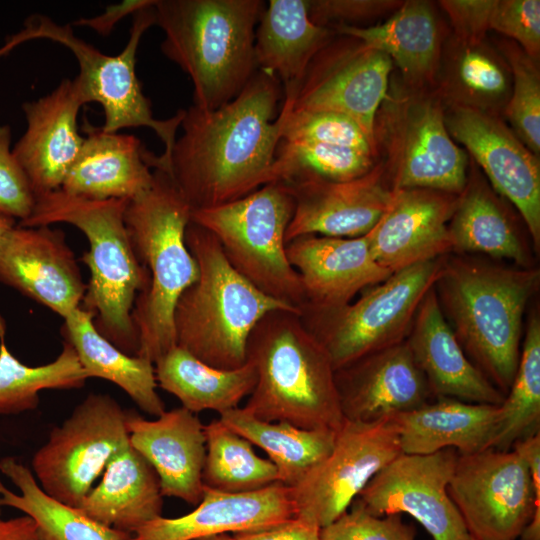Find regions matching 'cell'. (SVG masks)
Returning <instances> with one entry per match:
<instances>
[{"instance_id": "6da1fadb", "label": "cell", "mask_w": 540, "mask_h": 540, "mask_svg": "<svg viewBox=\"0 0 540 540\" xmlns=\"http://www.w3.org/2000/svg\"><path fill=\"white\" fill-rule=\"evenodd\" d=\"M282 98L279 80L257 70L222 107L184 109L182 134L158 169L171 177L192 211L240 199L273 181Z\"/></svg>"}, {"instance_id": "7a4b0ae2", "label": "cell", "mask_w": 540, "mask_h": 540, "mask_svg": "<svg viewBox=\"0 0 540 540\" xmlns=\"http://www.w3.org/2000/svg\"><path fill=\"white\" fill-rule=\"evenodd\" d=\"M539 288L538 267L443 256L434 284L440 309L466 356L504 396L520 359L524 314Z\"/></svg>"}, {"instance_id": "3957f363", "label": "cell", "mask_w": 540, "mask_h": 540, "mask_svg": "<svg viewBox=\"0 0 540 540\" xmlns=\"http://www.w3.org/2000/svg\"><path fill=\"white\" fill-rule=\"evenodd\" d=\"M127 203L125 199H88L59 189L36 198L32 213L18 225L67 223L83 232L89 250L81 260L90 278L82 308L94 314L101 335L125 354L137 356L132 312L137 297L148 287L149 274L129 238L124 221Z\"/></svg>"}, {"instance_id": "277c9868", "label": "cell", "mask_w": 540, "mask_h": 540, "mask_svg": "<svg viewBox=\"0 0 540 540\" xmlns=\"http://www.w3.org/2000/svg\"><path fill=\"white\" fill-rule=\"evenodd\" d=\"M247 361L257 381L244 407L268 422L338 431L344 422L331 360L304 326L300 313L274 310L256 324Z\"/></svg>"}, {"instance_id": "5b68a950", "label": "cell", "mask_w": 540, "mask_h": 540, "mask_svg": "<svg viewBox=\"0 0 540 540\" xmlns=\"http://www.w3.org/2000/svg\"><path fill=\"white\" fill-rule=\"evenodd\" d=\"M162 53L193 83V105L215 110L235 99L258 70L255 30L261 0H155Z\"/></svg>"}, {"instance_id": "8992f818", "label": "cell", "mask_w": 540, "mask_h": 540, "mask_svg": "<svg viewBox=\"0 0 540 540\" xmlns=\"http://www.w3.org/2000/svg\"><path fill=\"white\" fill-rule=\"evenodd\" d=\"M192 209L171 179L153 171L151 187L129 200L124 221L134 252L149 274L146 291L134 304L137 356L155 363L176 346L174 311L186 288L199 275L185 242Z\"/></svg>"}, {"instance_id": "52a82bcc", "label": "cell", "mask_w": 540, "mask_h": 540, "mask_svg": "<svg viewBox=\"0 0 540 540\" xmlns=\"http://www.w3.org/2000/svg\"><path fill=\"white\" fill-rule=\"evenodd\" d=\"M185 242L199 275L175 307L176 345L212 367H242L247 362L250 333L264 315L274 310L300 311L266 295L240 275L206 228L190 221Z\"/></svg>"}, {"instance_id": "ba28073f", "label": "cell", "mask_w": 540, "mask_h": 540, "mask_svg": "<svg viewBox=\"0 0 540 540\" xmlns=\"http://www.w3.org/2000/svg\"><path fill=\"white\" fill-rule=\"evenodd\" d=\"M154 4L134 14L130 35L125 48L117 55H106L79 38L71 25H59L42 14L26 19L24 28L10 37L0 48V56L17 45L33 40L47 39L68 48L79 64L76 76L85 103L96 102L104 112L102 130L119 132L126 128L152 129L163 142L160 156L152 155V168H161L169 158L184 109L166 120L153 117L149 99L144 95L136 74V54L143 34L155 25Z\"/></svg>"}, {"instance_id": "9c48e42d", "label": "cell", "mask_w": 540, "mask_h": 540, "mask_svg": "<svg viewBox=\"0 0 540 540\" xmlns=\"http://www.w3.org/2000/svg\"><path fill=\"white\" fill-rule=\"evenodd\" d=\"M294 206L290 190L271 182L240 199L192 211L191 221L217 238L228 262L252 285L300 311L306 297L285 241Z\"/></svg>"}, {"instance_id": "30bf717a", "label": "cell", "mask_w": 540, "mask_h": 540, "mask_svg": "<svg viewBox=\"0 0 540 540\" xmlns=\"http://www.w3.org/2000/svg\"><path fill=\"white\" fill-rule=\"evenodd\" d=\"M443 256L392 273L343 306L303 307L304 326L327 352L334 370L406 340L418 307L433 288Z\"/></svg>"}, {"instance_id": "8fae6325", "label": "cell", "mask_w": 540, "mask_h": 540, "mask_svg": "<svg viewBox=\"0 0 540 540\" xmlns=\"http://www.w3.org/2000/svg\"><path fill=\"white\" fill-rule=\"evenodd\" d=\"M127 412L110 395L89 394L33 455L41 489L78 508L110 459L129 444Z\"/></svg>"}, {"instance_id": "7c38bea8", "label": "cell", "mask_w": 540, "mask_h": 540, "mask_svg": "<svg viewBox=\"0 0 540 540\" xmlns=\"http://www.w3.org/2000/svg\"><path fill=\"white\" fill-rule=\"evenodd\" d=\"M448 493L472 540H516L540 509V493L513 449L458 453Z\"/></svg>"}, {"instance_id": "4fadbf2b", "label": "cell", "mask_w": 540, "mask_h": 540, "mask_svg": "<svg viewBox=\"0 0 540 540\" xmlns=\"http://www.w3.org/2000/svg\"><path fill=\"white\" fill-rule=\"evenodd\" d=\"M400 454L393 418L376 422L344 420L330 453L290 487L296 516L320 528L329 525Z\"/></svg>"}, {"instance_id": "5bb4252c", "label": "cell", "mask_w": 540, "mask_h": 540, "mask_svg": "<svg viewBox=\"0 0 540 540\" xmlns=\"http://www.w3.org/2000/svg\"><path fill=\"white\" fill-rule=\"evenodd\" d=\"M458 452L400 454L381 469L356 500L370 513H407L433 540H472L448 493Z\"/></svg>"}, {"instance_id": "9a60e30c", "label": "cell", "mask_w": 540, "mask_h": 540, "mask_svg": "<svg viewBox=\"0 0 540 540\" xmlns=\"http://www.w3.org/2000/svg\"><path fill=\"white\" fill-rule=\"evenodd\" d=\"M341 36L332 38L313 58L289 101L291 109L344 114L376 142V116L388 89L392 61L356 38Z\"/></svg>"}, {"instance_id": "2e32d148", "label": "cell", "mask_w": 540, "mask_h": 540, "mask_svg": "<svg viewBox=\"0 0 540 540\" xmlns=\"http://www.w3.org/2000/svg\"><path fill=\"white\" fill-rule=\"evenodd\" d=\"M450 136L463 144L488 177L495 192L506 198L523 220L535 253L540 251V163L496 116L454 105L445 116Z\"/></svg>"}, {"instance_id": "e0dca14e", "label": "cell", "mask_w": 540, "mask_h": 540, "mask_svg": "<svg viewBox=\"0 0 540 540\" xmlns=\"http://www.w3.org/2000/svg\"><path fill=\"white\" fill-rule=\"evenodd\" d=\"M0 282L63 319L86 292L74 252L63 231L18 224L0 242Z\"/></svg>"}, {"instance_id": "ac0fdd59", "label": "cell", "mask_w": 540, "mask_h": 540, "mask_svg": "<svg viewBox=\"0 0 540 540\" xmlns=\"http://www.w3.org/2000/svg\"><path fill=\"white\" fill-rule=\"evenodd\" d=\"M294 198L286 244L304 235L356 238L369 233L389 207L393 189L382 165L345 182L282 183Z\"/></svg>"}, {"instance_id": "d6986e66", "label": "cell", "mask_w": 540, "mask_h": 540, "mask_svg": "<svg viewBox=\"0 0 540 540\" xmlns=\"http://www.w3.org/2000/svg\"><path fill=\"white\" fill-rule=\"evenodd\" d=\"M345 420L376 422L417 409L436 397L406 340L335 371Z\"/></svg>"}, {"instance_id": "ffe728a7", "label": "cell", "mask_w": 540, "mask_h": 540, "mask_svg": "<svg viewBox=\"0 0 540 540\" xmlns=\"http://www.w3.org/2000/svg\"><path fill=\"white\" fill-rule=\"evenodd\" d=\"M85 104L74 78L62 80L47 95L22 105L26 130L12 151L35 198L61 189L84 140L77 118Z\"/></svg>"}, {"instance_id": "44dd1931", "label": "cell", "mask_w": 540, "mask_h": 540, "mask_svg": "<svg viewBox=\"0 0 540 540\" xmlns=\"http://www.w3.org/2000/svg\"><path fill=\"white\" fill-rule=\"evenodd\" d=\"M458 196L430 189L393 190L388 209L368 233L375 261L394 273L451 254L448 225Z\"/></svg>"}, {"instance_id": "7402d4cb", "label": "cell", "mask_w": 540, "mask_h": 540, "mask_svg": "<svg viewBox=\"0 0 540 540\" xmlns=\"http://www.w3.org/2000/svg\"><path fill=\"white\" fill-rule=\"evenodd\" d=\"M393 190L430 189L460 195L467 183V157L448 133L441 107L418 101L404 111L393 137Z\"/></svg>"}, {"instance_id": "603a6c76", "label": "cell", "mask_w": 540, "mask_h": 540, "mask_svg": "<svg viewBox=\"0 0 540 540\" xmlns=\"http://www.w3.org/2000/svg\"><path fill=\"white\" fill-rule=\"evenodd\" d=\"M294 517L291 489L281 482L242 493L205 487L202 500L191 512L174 518L159 516L125 540H198L223 533L264 530Z\"/></svg>"}, {"instance_id": "cb8c5ba5", "label": "cell", "mask_w": 540, "mask_h": 540, "mask_svg": "<svg viewBox=\"0 0 540 540\" xmlns=\"http://www.w3.org/2000/svg\"><path fill=\"white\" fill-rule=\"evenodd\" d=\"M286 255L300 276L306 297L303 307L343 306L392 274L373 258L368 233L356 238L300 236L286 244Z\"/></svg>"}, {"instance_id": "d4e9b609", "label": "cell", "mask_w": 540, "mask_h": 540, "mask_svg": "<svg viewBox=\"0 0 540 540\" xmlns=\"http://www.w3.org/2000/svg\"><path fill=\"white\" fill-rule=\"evenodd\" d=\"M126 425L130 445L155 470L163 497L198 505L205 490L206 438L195 413L181 406L147 420L128 411Z\"/></svg>"}, {"instance_id": "484cf974", "label": "cell", "mask_w": 540, "mask_h": 540, "mask_svg": "<svg viewBox=\"0 0 540 540\" xmlns=\"http://www.w3.org/2000/svg\"><path fill=\"white\" fill-rule=\"evenodd\" d=\"M406 341L436 398L502 404L504 394L469 360L457 341L434 286L421 301Z\"/></svg>"}, {"instance_id": "4316f807", "label": "cell", "mask_w": 540, "mask_h": 540, "mask_svg": "<svg viewBox=\"0 0 540 540\" xmlns=\"http://www.w3.org/2000/svg\"><path fill=\"white\" fill-rule=\"evenodd\" d=\"M79 154L61 190L93 200H132L153 183L144 148L132 134L106 132L88 122Z\"/></svg>"}, {"instance_id": "83f0119b", "label": "cell", "mask_w": 540, "mask_h": 540, "mask_svg": "<svg viewBox=\"0 0 540 540\" xmlns=\"http://www.w3.org/2000/svg\"><path fill=\"white\" fill-rule=\"evenodd\" d=\"M337 34L309 17L308 0H270L255 30L258 70L274 75L283 101H293L316 54Z\"/></svg>"}, {"instance_id": "f1b7e54d", "label": "cell", "mask_w": 540, "mask_h": 540, "mask_svg": "<svg viewBox=\"0 0 540 540\" xmlns=\"http://www.w3.org/2000/svg\"><path fill=\"white\" fill-rule=\"evenodd\" d=\"M500 417V405L437 397L393 418L404 454H431L453 448L459 454L490 447Z\"/></svg>"}, {"instance_id": "f546056e", "label": "cell", "mask_w": 540, "mask_h": 540, "mask_svg": "<svg viewBox=\"0 0 540 540\" xmlns=\"http://www.w3.org/2000/svg\"><path fill=\"white\" fill-rule=\"evenodd\" d=\"M448 229L453 254H481L523 268L536 267L530 235L479 177L468 176Z\"/></svg>"}, {"instance_id": "4dcf8cb0", "label": "cell", "mask_w": 540, "mask_h": 540, "mask_svg": "<svg viewBox=\"0 0 540 540\" xmlns=\"http://www.w3.org/2000/svg\"><path fill=\"white\" fill-rule=\"evenodd\" d=\"M78 508L108 527L132 534L144 523L162 516L159 478L129 443L110 459L101 481Z\"/></svg>"}, {"instance_id": "1f68e13d", "label": "cell", "mask_w": 540, "mask_h": 540, "mask_svg": "<svg viewBox=\"0 0 540 540\" xmlns=\"http://www.w3.org/2000/svg\"><path fill=\"white\" fill-rule=\"evenodd\" d=\"M62 332L89 378H101L117 385L149 415L158 417L165 411L156 390L154 363L127 355L108 341L96 329L93 313L77 308L64 319Z\"/></svg>"}, {"instance_id": "d6a6232c", "label": "cell", "mask_w": 540, "mask_h": 540, "mask_svg": "<svg viewBox=\"0 0 540 540\" xmlns=\"http://www.w3.org/2000/svg\"><path fill=\"white\" fill-rule=\"evenodd\" d=\"M154 364L157 385L195 414L211 410L221 415L238 408L257 381L255 367L249 361L237 369H218L177 345Z\"/></svg>"}, {"instance_id": "836d02e7", "label": "cell", "mask_w": 540, "mask_h": 540, "mask_svg": "<svg viewBox=\"0 0 540 540\" xmlns=\"http://www.w3.org/2000/svg\"><path fill=\"white\" fill-rule=\"evenodd\" d=\"M340 35L360 40L367 47L386 54L411 80L429 77L439 57V32L430 5L408 1L384 23L369 27L340 25Z\"/></svg>"}, {"instance_id": "e575fe53", "label": "cell", "mask_w": 540, "mask_h": 540, "mask_svg": "<svg viewBox=\"0 0 540 540\" xmlns=\"http://www.w3.org/2000/svg\"><path fill=\"white\" fill-rule=\"evenodd\" d=\"M0 472L19 490L13 492L0 480V507L14 508L30 516L41 540H125L130 536L47 495L32 471L15 457L2 458Z\"/></svg>"}, {"instance_id": "d590c367", "label": "cell", "mask_w": 540, "mask_h": 540, "mask_svg": "<svg viewBox=\"0 0 540 540\" xmlns=\"http://www.w3.org/2000/svg\"><path fill=\"white\" fill-rule=\"evenodd\" d=\"M222 423L262 449L275 465L278 480L293 487L332 450L336 431L308 430L286 422L260 420L241 407L220 415Z\"/></svg>"}, {"instance_id": "8d00e7d4", "label": "cell", "mask_w": 540, "mask_h": 540, "mask_svg": "<svg viewBox=\"0 0 540 540\" xmlns=\"http://www.w3.org/2000/svg\"><path fill=\"white\" fill-rule=\"evenodd\" d=\"M206 456L202 474L206 488L242 493L268 487L278 480L269 460L258 456L252 444L228 428L220 419L204 425Z\"/></svg>"}, {"instance_id": "74e56055", "label": "cell", "mask_w": 540, "mask_h": 540, "mask_svg": "<svg viewBox=\"0 0 540 540\" xmlns=\"http://www.w3.org/2000/svg\"><path fill=\"white\" fill-rule=\"evenodd\" d=\"M88 378L67 341L54 361L28 366L8 350L5 336L0 337V415L34 410L38 407L41 391L78 389Z\"/></svg>"}, {"instance_id": "f35d334b", "label": "cell", "mask_w": 540, "mask_h": 540, "mask_svg": "<svg viewBox=\"0 0 540 540\" xmlns=\"http://www.w3.org/2000/svg\"><path fill=\"white\" fill-rule=\"evenodd\" d=\"M540 316L533 310L524 328L518 367L500 405V417L489 448L507 451L540 432Z\"/></svg>"}, {"instance_id": "ab89813d", "label": "cell", "mask_w": 540, "mask_h": 540, "mask_svg": "<svg viewBox=\"0 0 540 540\" xmlns=\"http://www.w3.org/2000/svg\"><path fill=\"white\" fill-rule=\"evenodd\" d=\"M373 158L371 154L339 145L280 140L272 182L350 181L370 172L375 166Z\"/></svg>"}, {"instance_id": "60d3db41", "label": "cell", "mask_w": 540, "mask_h": 540, "mask_svg": "<svg viewBox=\"0 0 540 540\" xmlns=\"http://www.w3.org/2000/svg\"><path fill=\"white\" fill-rule=\"evenodd\" d=\"M459 44L445 84L456 99L454 105L488 112V108L507 103L510 90L507 66L483 42Z\"/></svg>"}, {"instance_id": "b9f144b4", "label": "cell", "mask_w": 540, "mask_h": 540, "mask_svg": "<svg viewBox=\"0 0 540 540\" xmlns=\"http://www.w3.org/2000/svg\"><path fill=\"white\" fill-rule=\"evenodd\" d=\"M512 72V92L504 113L514 134L536 156L540 152V77L536 62L515 45L503 46Z\"/></svg>"}, {"instance_id": "7bdbcfd3", "label": "cell", "mask_w": 540, "mask_h": 540, "mask_svg": "<svg viewBox=\"0 0 540 540\" xmlns=\"http://www.w3.org/2000/svg\"><path fill=\"white\" fill-rule=\"evenodd\" d=\"M282 101L281 140L318 142L353 148L374 156L376 142L352 118L333 111L292 110Z\"/></svg>"}, {"instance_id": "ee69618b", "label": "cell", "mask_w": 540, "mask_h": 540, "mask_svg": "<svg viewBox=\"0 0 540 540\" xmlns=\"http://www.w3.org/2000/svg\"><path fill=\"white\" fill-rule=\"evenodd\" d=\"M321 540H416L413 525L401 514L377 516L356 499L349 509L329 525L321 528Z\"/></svg>"}, {"instance_id": "f6af8a7d", "label": "cell", "mask_w": 540, "mask_h": 540, "mask_svg": "<svg viewBox=\"0 0 540 540\" xmlns=\"http://www.w3.org/2000/svg\"><path fill=\"white\" fill-rule=\"evenodd\" d=\"M490 29L514 39L535 62L539 59V0H496Z\"/></svg>"}, {"instance_id": "bcb514c9", "label": "cell", "mask_w": 540, "mask_h": 540, "mask_svg": "<svg viewBox=\"0 0 540 540\" xmlns=\"http://www.w3.org/2000/svg\"><path fill=\"white\" fill-rule=\"evenodd\" d=\"M28 177L11 148V129L0 124V214L25 220L35 205Z\"/></svg>"}, {"instance_id": "7dc6e473", "label": "cell", "mask_w": 540, "mask_h": 540, "mask_svg": "<svg viewBox=\"0 0 540 540\" xmlns=\"http://www.w3.org/2000/svg\"><path fill=\"white\" fill-rule=\"evenodd\" d=\"M396 1L375 0H308L310 19L317 25L334 28L352 26L381 15L398 5Z\"/></svg>"}, {"instance_id": "c3c4849f", "label": "cell", "mask_w": 540, "mask_h": 540, "mask_svg": "<svg viewBox=\"0 0 540 540\" xmlns=\"http://www.w3.org/2000/svg\"><path fill=\"white\" fill-rule=\"evenodd\" d=\"M495 0H443L441 7L449 16L459 42H483L490 29Z\"/></svg>"}, {"instance_id": "681fc988", "label": "cell", "mask_w": 540, "mask_h": 540, "mask_svg": "<svg viewBox=\"0 0 540 540\" xmlns=\"http://www.w3.org/2000/svg\"><path fill=\"white\" fill-rule=\"evenodd\" d=\"M320 531L316 523L296 516L268 529L232 535L236 540H321Z\"/></svg>"}, {"instance_id": "f907efd6", "label": "cell", "mask_w": 540, "mask_h": 540, "mask_svg": "<svg viewBox=\"0 0 540 540\" xmlns=\"http://www.w3.org/2000/svg\"><path fill=\"white\" fill-rule=\"evenodd\" d=\"M155 0H123L117 4L107 5L104 11L90 18H80L71 23L72 26H85L99 35L109 36L118 22L128 15L152 6Z\"/></svg>"}, {"instance_id": "816d5d0a", "label": "cell", "mask_w": 540, "mask_h": 540, "mask_svg": "<svg viewBox=\"0 0 540 540\" xmlns=\"http://www.w3.org/2000/svg\"><path fill=\"white\" fill-rule=\"evenodd\" d=\"M0 540H41L35 521L28 515L0 518Z\"/></svg>"}, {"instance_id": "f5cc1de1", "label": "cell", "mask_w": 540, "mask_h": 540, "mask_svg": "<svg viewBox=\"0 0 540 540\" xmlns=\"http://www.w3.org/2000/svg\"><path fill=\"white\" fill-rule=\"evenodd\" d=\"M518 538L519 540H540V509H535L529 523Z\"/></svg>"}, {"instance_id": "db71d44e", "label": "cell", "mask_w": 540, "mask_h": 540, "mask_svg": "<svg viewBox=\"0 0 540 540\" xmlns=\"http://www.w3.org/2000/svg\"><path fill=\"white\" fill-rule=\"evenodd\" d=\"M16 225V219L0 214V242Z\"/></svg>"}, {"instance_id": "11a10c76", "label": "cell", "mask_w": 540, "mask_h": 540, "mask_svg": "<svg viewBox=\"0 0 540 540\" xmlns=\"http://www.w3.org/2000/svg\"><path fill=\"white\" fill-rule=\"evenodd\" d=\"M198 540H236V539L234 538L233 535H230V533H223V534L201 538Z\"/></svg>"}, {"instance_id": "9f6ffc18", "label": "cell", "mask_w": 540, "mask_h": 540, "mask_svg": "<svg viewBox=\"0 0 540 540\" xmlns=\"http://www.w3.org/2000/svg\"><path fill=\"white\" fill-rule=\"evenodd\" d=\"M1 336H5V324L2 317L0 316V337Z\"/></svg>"}, {"instance_id": "6f0895ef", "label": "cell", "mask_w": 540, "mask_h": 540, "mask_svg": "<svg viewBox=\"0 0 540 540\" xmlns=\"http://www.w3.org/2000/svg\"><path fill=\"white\" fill-rule=\"evenodd\" d=\"M0 515H1V507H0Z\"/></svg>"}]
</instances>
